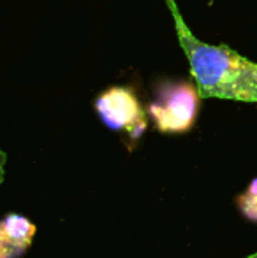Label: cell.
<instances>
[{"label":"cell","instance_id":"cell-3","mask_svg":"<svg viewBox=\"0 0 257 258\" xmlns=\"http://www.w3.org/2000/svg\"><path fill=\"white\" fill-rule=\"evenodd\" d=\"M95 111L102 123L115 132L139 139L146 130V116L134 92L125 86H111L95 99Z\"/></svg>","mask_w":257,"mask_h":258},{"label":"cell","instance_id":"cell-2","mask_svg":"<svg viewBox=\"0 0 257 258\" xmlns=\"http://www.w3.org/2000/svg\"><path fill=\"white\" fill-rule=\"evenodd\" d=\"M201 100L195 83L162 81L148 105V114L161 134H185L194 126Z\"/></svg>","mask_w":257,"mask_h":258},{"label":"cell","instance_id":"cell-1","mask_svg":"<svg viewBox=\"0 0 257 258\" xmlns=\"http://www.w3.org/2000/svg\"><path fill=\"white\" fill-rule=\"evenodd\" d=\"M178 42L189 60L190 76L202 99L257 104V63L227 44H208L187 27L175 0H166Z\"/></svg>","mask_w":257,"mask_h":258},{"label":"cell","instance_id":"cell-4","mask_svg":"<svg viewBox=\"0 0 257 258\" xmlns=\"http://www.w3.org/2000/svg\"><path fill=\"white\" fill-rule=\"evenodd\" d=\"M35 225L21 214H7L0 225V258H18L32 244Z\"/></svg>","mask_w":257,"mask_h":258},{"label":"cell","instance_id":"cell-5","mask_svg":"<svg viewBox=\"0 0 257 258\" xmlns=\"http://www.w3.org/2000/svg\"><path fill=\"white\" fill-rule=\"evenodd\" d=\"M236 204H238V209L241 211V214H243L247 220L257 223V177L250 181V184H248V188L245 190V194L238 197Z\"/></svg>","mask_w":257,"mask_h":258},{"label":"cell","instance_id":"cell-6","mask_svg":"<svg viewBox=\"0 0 257 258\" xmlns=\"http://www.w3.org/2000/svg\"><path fill=\"white\" fill-rule=\"evenodd\" d=\"M247 258H257V251L254 253V255H250V256H247Z\"/></svg>","mask_w":257,"mask_h":258}]
</instances>
